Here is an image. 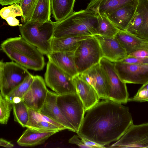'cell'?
I'll return each mask as SVG.
<instances>
[{
	"mask_svg": "<svg viewBox=\"0 0 148 148\" xmlns=\"http://www.w3.org/2000/svg\"><path fill=\"white\" fill-rule=\"evenodd\" d=\"M129 108L109 99L99 102L87 110L77 133L105 146L116 141L133 124Z\"/></svg>",
	"mask_w": 148,
	"mask_h": 148,
	"instance_id": "6da1fadb",
	"label": "cell"
},
{
	"mask_svg": "<svg viewBox=\"0 0 148 148\" xmlns=\"http://www.w3.org/2000/svg\"><path fill=\"white\" fill-rule=\"evenodd\" d=\"M1 49L12 61L27 69L40 71L45 65L44 54L22 36L7 39Z\"/></svg>",
	"mask_w": 148,
	"mask_h": 148,
	"instance_id": "7a4b0ae2",
	"label": "cell"
},
{
	"mask_svg": "<svg viewBox=\"0 0 148 148\" xmlns=\"http://www.w3.org/2000/svg\"><path fill=\"white\" fill-rule=\"evenodd\" d=\"M98 26L97 15L86 8L73 12L64 19L54 22L53 37L94 36L97 34Z\"/></svg>",
	"mask_w": 148,
	"mask_h": 148,
	"instance_id": "3957f363",
	"label": "cell"
},
{
	"mask_svg": "<svg viewBox=\"0 0 148 148\" xmlns=\"http://www.w3.org/2000/svg\"><path fill=\"white\" fill-rule=\"evenodd\" d=\"M54 22L45 23L29 21L19 26L21 36L35 46L44 55L51 52V42L53 37Z\"/></svg>",
	"mask_w": 148,
	"mask_h": 148,
	"instance_id": "277c9868",
	"label": "cell"
},
{
	"mask_svg": "<svg viewBox=\"0 0 148 148\" xmlns=\"http://www.w3.org/2000/svg\"><path fill=\"white\" fill-rule=\"evenodd\" d=\"M103 57L99 43L94 36L82 40L74 53L75 64L78 74L99 63Z\"/></svg>",
	"mask_w": 148,
	"mask_h": 148,
	"instance_id": "5b68a950",
	"label": "cell"
},
{
	"mask_svg": "<svg viewBox=\"0 0 148 148\" xmlns=\"http://www.w3.org/2000/svg\"><path fill=\"white\" fill-rule=\"evenodd\" d=\"M32 75L27 69L14 61L1 60L0 94L6 96Z\"/></svg>",
	"mask_w": 148,
	"mask_h": 148,
	"instance_id": "8992f818",
	"label": "cell"
},
{
	"mask_svg": "<svg viewBox=\"0 0 148 148\" xmlns=\"http://www.w3.org/2000/svg\"><path fill=\"white\" fill-rule=\"evenodd\" d=\"M57 105L66 120L73 127L75 132L78 131L86 112L83 104L76 93L58 95Z\"/></svg>",
	"mask_w": 148,
	"mask_h": 148,
	"instance_id": "52a82bcc",
	"label": "cell"
},
{
	"mask_svg": "<svg viewBox=\"0 0 148 148\" xmlns=\"http://www.w3.org/2000/svg\"><path fill=\"white\" fill-rule=\"evenodd\" d=\"M44 80L46 86L58 95L76 93L73 78L49 60Z\"/></svg>",
	"mask_w": 148,
	"mask_h": 148,
	"instance_id": "ba28073f",
	"label": "cell"
},
{
	"mask_svg": "<svg viewBox=\"0 0 148 148\" xmlns=\"http://www.w3.org/2000/svg\"><path fill=\"white\" fill-rule=\"evenodd\" d=\"M99 63L109 83L108 99L121 104L127 103L129 97L126 83L120 79L117 73L114 68V62L103 57Z\"/></svg>",
	"mask_w": 148,
	"mask_h": 148,
	"instance_id": "9c48e42d",
	"label": "cell"
},
{
	"mask_svg": "<svg viewBox=\"0 0 148 148\" xmlns=\"http://www.w3.org/2000/svg\"><path fill=\"white\" fill-rule=\"evenodd\" d=\"M110 148H148V123L128 128L122 137Z\"/></svg>",
	"mask_w": 148,
	"mask_h": 148,
	"instance_id": "30bf717a",
	"label": "cell"
},
{
	"mask_svg": "<svg viewBox=\"0 0 148 148\" xmlns=\"http://www.w3.org/2000/svg\"><path fill=\"white\" fill-rule=\"evenodd\" d=\"M115 70L120 79L126 83L145 84L148 82V64L114 62Z\"/></svg>",
	"mask_w": 148,
	"mask_h": 148,
	"instance_id": "8fae6325",
	"label": "cell"
},
{
	"mask_svg": "<svg viewBox=\"0 0 148 148\" xmlns=\"http://www.w3.org/2000/svg\"><path fill=\"white\" fill-rule=\"evenodd\" d=\"M79 75L94 88L100 99H108L110 92L109 83L99 63L79 74Z\"/></svg>",
	"mask_w": 148,
	"mask_h": 148,
	"instance_id": "7c38bea8",
	"label": "cell"
},
{
	"mask_svg": "<svg viewBox=\"0 0 148 148\" xmlns=\"http://www.w3.org/2000/svg\"><path fill=\"white\" fill-rule=\"evenodd\" d=\"M48 89L44 79L40 76H34L33 80L23 100L28 108L39 111L47 97Z\"/></svg>",
	"mask_w": 148,
	"mask_h": 148,
	"instance_id": "4fadbf2b",
	"label": "cell"
},
{
	"mask_svg": "<svg viewBox=\"0 0 148 148\" xmlns=\"http://www.w3.org/2000/svg\"><path fill=\"white\" fill-rule=\"evenodd\" d=\"M103 57L114 62L122 61L128 56L125 50L116 37H106L96 34Z\"/></svg>",
	"mask_w": 148,
	"mask_h": 148,
	"instance_id": "5bb4252c",
	"label": "cell"
},
{
	"mask_svg": "<svg viewBox=\"0 0 148 148\" xmlns=\"http://www.w3.org/2000/svg\"><path fill=\"white\" fill-rule=\"evenodd\" d=\"M29 115L27 128L41 132H56L66 129L63 125L48 116L28 108Z\"/></svg>",
	"mask_w": 148,
	"mask_h": 148,
	"instance_id": "9a60e30c",
	"label": "cell"
},
{
	"mask_svg": "<svg viewBox=\"0 0 148 148\" xmlns=\"http://www.w3.org/2000/svg\"><path fill=\"white\" fill-rule=\"evenodd\" d=\"M58 95L48 90L45 103L39 111L65 127L68 130L75 132V130L64 116L57 103Z\"/></svg>",
	"mask_w": 148,
	"mask_h": 148,
	"instance_id": "2e32d148",
	"label": "cell"
},
{
	"mask_svg": "<svg viewBox=\"0 0 148 148\" xmlns=\"http://www.w3.org/2000/svg\"><path fill=\"white\" fill-rule=\"evenodd\" d=\"M76 92L84 105L85 111L95 106L100 99L94 88L81 78L79 74L73 78Z\"/></svg>",
	"mask_w": 148,
	"mask_h": 148,
	"instance_id": "e0dca14e",
	"label": "cell"
},
{
	"mask_svg": "<svg viewBox=\"0 0 148 148\" xmlns=\"http://www.w3.org/2000/svg\"><path fill=\"white\" fill-rule=\"evenodd\" d=\"M75 51L51 52L47 56L49 61L73 78L79 74L75 64Z\"/></svg>",
	"mask_w": 148,
	"mask_h": 148,
	"instance_id": "ac0fdd59",
	"label": "cell"
},
{
	"mask_svg": "<svg viewBox=\"0 0 148 148\" xmlns=\"http://www.w3.org/2000/svg\"><path fill=\"white\" fill-rule=\"evenodd\" d=\"M139 0H136L115 10L108 16L119 29L125 30L136 10Z\"/></svg>",
	"mask_w": 148,
	"mask_h": 148,
	"instance_id": "d6986e66",
	"label": "cell"
},
{
	"mask_svg": "<svg viewBox=\"0 0 148 148\" xmlns=\"http://www.w3.org/2000/svg\"><path fill=\"white\" fill-rule=\"evenodd\" d=\"M136 0H91L86 8L97 15L108 16L113 12Z\"/></svg>",
	"mask_w": 148,
	"mask_h": 148,
	"instance_id": "ffe728a7",
	"label": "cell"
},
{
	"mask_svg": "<svg viewBox=\"0 0 148 148\" xmlns=\"http://www.w3.org/2000/svg\"><path fill=\"white\" fill-rule=\"evenodd\" d=\"M127 55L140 49L148 50V41L125 30H120L115 36Z\"/></svg>",
	"mask_w": 148,
	"mask_h": 148,
	"instance_id": "44dd1931",
	"label": "cell"
},
{
	"mask_svg": "<svg viewBox=\"0 0 148 148\" xmlns=\"http://www.w3.org/2000/svg\"><path fill=\"white\" fill-rule=\"evenodd\" d=\"M56 132H41L27 128L17 143L22 147H32L41 144Z\"/></svg>",
	"mask_w": 148,
	"mask_h": 148,
	"instance_id": "7402d4cb",
	"label": "cell"
},
{
	"mask_svg": "<svg viewBox=\"0 0 148 148\" xmlns=\"http://www.w3.org/2000/svg\"><path fill=\"white\" fill-rule=\"evenodd\" d=\"M92 36H85L53 37L51 42V52L75 51L82 40Z\"/></svg>",
	"mask_w": 148,
	"mask_h": 148,
	"instance_id": "603a6c76",
	"label": "cell"
},
{
	"mask_svg": "<svg viewBox=\"0 0 148 148\" xmlns=\"http://www.w3.org/2000/svg\"><path fill=\"white\" fill-rule=\"evenodd\" d=\"M146 23V10L143 0H139L136 12L125 31L137 36Z\"/></svg>",
	"mask_w": 148,
	"mask_h": 148,
	"instance_id": "cb8c5ba5",
	"label": "cell"
},
{
	"mask_svg": "<svg viewBox=\"0 0 148 148\" xmlns=\"http://www.w3.org/2000/svg\"><path fill=\"white\" fill-rule=\"evenodd\" d=\"M75 0H51L52 17L56 22L66 18L73 12Z\"/></svg>",
	"mask_w": 148,
	"mask_h": 148,
	"instance_id": "d4e9b609",
	"label": "cell"
},
{
	"mask_svg": "<svg viewBox=\"0 0 148 148\" xmlns=\"http://www.w3.org/2000/svg\"><path fill=\"white\" fill-rule=\"evenodd\" d=\"M51 0H38L30 21L45 23L51 21Z\"/></svg>",
	"mask_w": 148,
	"mask_h": 148,
	"instance_id": "484cf974",
	"label": "cell"
},
{
	"mask_svg": "<svg viewBox=\"0 0 148 148\" xmlns=\"http://www.w3.org/2000/svg\"><path fill=\"white\" fill-rule=\"evenodd\" d=\"M98 23L97 34L106 37L116 36L120 29L107 16L97 15Z\"/></svg>",
	"mask_w": 148,
	"mask_h": 148,
	"instance_id": "4316f807",
	"label": "cell"
},
{
	"mask_svg": "<svg viewBox=\"0 0 148 148\" xmlns=\"http://www.w3.org/2000/svg\"><path fill=\"white\" fill-rule=\"evenodd\" d=\"M12 109L14 121L23 127H26L29 119L28 108L27 105L22 100L19 102L12 103Z\"/></svg>",
	"mask_w": 148,
	"mask_h": 148,
	"instance_id": "83f0119b",
	"label": "cell"
},
{
	"mask_svg": "<svg viewBox=\"0 0 148 148\" xmlns=\"http://www.w3.org/2000/svg\"><path fill=\"white\" fill-rule=\"evenodd\" d=\"M32 75L21 84L10 92L6 97L12 103L19 102L23 99L28 90L34 78Z\"/></svg>",
	"mask_w": 148,
	"mask_h": 148,
	"instance_id": "f1b7e54d",
	"label": "cell"
},
{
	"mask_svg": "<svg viewBox=\"0 0 148 148\" xmlns=\"http://www.w3.org/2000/svg\"><path fill=\"white\" fill-rule=\"evenodd\" d=\"M12 108V103L5 96L0 95V123L6 124Z\"/></svg>",
	"mask_w": 148,
	"mask_h": 148,
	"instance_id": "f546056e",
	"label": "cell"
},
{
	"mask_svg": "<svg viewBox=\"0 0 148 148\" xmlns=\"http://www.w3.org/2000/svg\"><path fill=\"white\" fill-rule=\"evenodd\" d=\"M38 0H22L20 3L23 15L21 22L25 23L30 21Z\"/></svg>",
	"mask_w": 148,
	"mask_h": 148,
	"instance_id": "4dcf8cb0",
	"label": "cell"
},
{
	"mask_svg": "<svg viewBox=\"0 0 148 148\" xmlns=\"http://www.w3.org/2000/svg\"><path fill=\"white\" fill-rule=\"evenodd\" d=\"M0 15L2 18L5 20L8 17H21L23 12L20 5L15 3L2 8L0 11Z\"/></svg>",
	"mask_w": 148,
	"mask_h": 148,
	"instance_id": "1f68e13d",
	"label": "cell"
},
{
	"mask_svg": "<svg viewBox=\"0 0 148 148\" xmlns=\"http://www.w3.org/2000/svg\"><path fill=\"white\" fill-rule=\"evenodd\" d=\"M148 101V82L143 84L136 94L129 98L128 102H143Z\"/></svg>",
	"mask_w": 148,
	"mask_h": 148,
	"instance_id": "d6a6232c",
	"label": "cell"
},
{
	"mask_svg": "<svg viewBox=\"0 0 148 148\" xmlns=\"http://www.w3.org/2000/svg\"><path fill=\"white\" fill-rule=\"evenodd\" d=\"M146 9V23L143 29L137 36L148 41V0H144Z\"/></svg>",
	"mask_w": 148,
	"mask_h": 148,
	"instance_id": "836d02e7",
	"label": "cell"
},
{
	"mask_svg": "<svg viewBox=\"0 0 148 148\" xmlns=\"http://www.w3.org/2000/svg\"><path fill=\"white\" fill-rule=\"evenodd\" d=\"M121 62L130 64H148V58H140L127 56Z\"/></svg>",
	"mask_w": 148,
	"mask_h": 148,
	"instance_id": "e575fe53",
	"label": "cell"
},
{
	"mask_svg": "<svg viewBox=\"0 0 148 148\" xmlns=\"http://www.w3.org/2000/svg\"><path fill=\"white\" fill-rule=\"evenodd\" d=\"M69 142L71 144H75L80 147L90 148L84 143L78 135L73 136L69 140Z\"/></svg>",
	"mask_w": 148,
	"mask_h": 148,
	"instance_id": "d590c367",
	"label": "cell"
},
{
	"mask_svg": "<svg viewBox=\"0 0 148 148\" xmlns=\"http://www.w3.org/2000/svg\"><path fill=\"white\" fill-rule=\"evenodd\" d=\"M129 57L148 58V50L146 49H140L128 55Z\"/></svg>",
	"mask_w": 148,
	"mask_h": 148,
	"instance_id": "8d00e7d4",
	"label": "cell"
},
{
	"mask_svg": "<svg viewBox=\"0 0 148 148\" xmlns=\"http://www.w3.org/2000/svg\"><path fill=\"white\" fill-rule=\"evenodd\" d=\"M80 138H81V139L82 140L84 143L86 145L89 146L90 148H103L106 147L104 146L99 145L97 143H96L93 141L90 140L84 137H80Z\"/></svg>",
	"mask_w": 148,
	"mask_h": 148,
	"instance_id": "74e56055",
	"label": "cell"
},
{
	"mask_svg": "<svg viewBox=\"0 0 148 148\" xmlns=\"http://www.w3.org/2000/svg\"><path fill=\"white\" fill-rule=\"evenodd\" d=\"M5 20L8 25L11 26H19L21 25L19 24V20L15 17H8L6 18Z\"/></svg>",
	"mask_w": 148,
	"mask_h": 148,
	"instance_id": "f35d334b",
	"label": "cell"
},
{
	"mask_svg": "<svg viewBox=\"0 0 148 148\" xmlns=\"http://www.w3.org/2000/svg\"><path fill=\"white\" fill-rule=\"evenodd\" d=\"M22 0H0V3L2 6L11 5L17 3H20Z\"/></svg>",
	"mask_w": 148,
	"mask_h": 148,
	"instance_id": "ab89813d",
	"label": "cell"
},
{
	"mask_svg": "<svg viewBox=\"0 0 148 148\" xmlns=\"http://www.w3.org/2000/svg\"><path fill=\"white\" fill-rule=\"evenodd\" d=\"M0 146L6 148H12L14 145L10 142L8 141L3 138L0 139Z\"/></svg>",
	"mask_w": 148,
	"mask_h": 148,
	"instance_id": "60d3db41",
	"label": "cell"
},
{
	"mask_svg": "<svg viewBox=\"0 0 148 148\" xmlns=\"http://www.w3.org/2000/svg\"></svg>",
	"mask_w": 148,
	"mask_h": 148,
	"instance_id": "b9f144b4",
	"label": "cell"
}]
</instances>
